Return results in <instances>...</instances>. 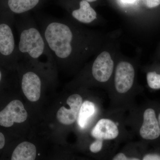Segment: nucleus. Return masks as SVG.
<instances>
[{
    "label": "nucleus",
    "instance_id": "16",
    "mask_svg": "<svg viewBox=\"0 0 160 160\" xmlns=\"http://www.w3.org/2000/svg\"><path fill=\"white\" fill-rule=\"evenodd\" d=\"M104 141L102 140L95 139L89 145V151L94 154H101L105 148Z\"/></svg>",
    "mask_w": 160,
    "mask_h": 160
},
{
    "label": "nucleus",
    "instance_id": "5",
    "mask_svg": "<svg viewBox=\"0 0 160 160\" xmlns=\"http://www.w3.org/2000/svg\"><path fill=\"white\" fill-rule=\"evenodd\" d=\"M114 63L108 52L104 51L98 56L92 64V74L100 82H106L113 72Z\"/></svg>",
    "mask_w": 160,
    "mask_h": 160
},
{
    "label": "nucleus",
    "instance_id": "7",
    "mask_svg": "<svg viewBox=\"0 0 160 160\" xmlns=\"http://www.w3.org/2000/svg\"><path fill=\"white\" fill-rule=\"evenodd\" d=\"M92 137L95 139L110 141L116 139L119 134L117 124L109 118L100 119L92 130Z\"/></svg>",
    "mask_w": 160,
    "mask_h": 160
},
{
    "label": "nucleus",
    "instance_id": "23",
    "mask_svg": "<svg viewBox=\"0 0 160 160\" xmlns=\"http://www.w3.org/2000/svg\"><path fill=\"white\" fill-rule=\"evenodd\" d=\"M2 72H1V71H0V81H1V79H2Z\"/></svg>",
    "mask_w": 160,
    "mask_h": 160
},
{
    "label": "nucleus",
    "instance_id": "20",
    "mask_svg": "<svg viewBox=\"0 0 160 160\" xmlns=\"http://www.w3.org/2000/svg\"><path fill=\"white\" fill-rule=\"evenodd\" d=\"M124 2H126L131 3L132 2H134L136 0H123Z\"/></svg>",
    "mask_w": 160,
    "mask_h": 160
},
{
    "label": "nucleus",
    "instance_id": "2",
    "mask_svg": "<svg viewBox=\"0 0 160 160\" xmlns=\"http://www.w3.org/2000/svg\"><path fill=\"white\" fill-rule=\"evenodd\" d=\"M27 117L23 103L19 100H13L0 112V126L10 127L14 123L24 122Z\"/></svg>",
    "mask_w": 160,
    "mask_h": 160
},
{
    "label": "nucleus",
    "instance_id": "3",
    "mask_svg": "<svg viewBox=\"0 0 160 160\" xmlns=\"http://www.w3.org/2000/svg\"><path fill=\"white\" fill-rule=\"evenodd\" d=\"M21 87L27 99L31 102L39 100L42 93V81L38 74L32 69L24 72L22 78Z\"/></svg>",
    "mask_w": 160,
    "mask_h": 160
},
{
    "label": "nucleus",
    "instance_id": "18",
    "mask_svg": "<svg viewBox=\"0 0 160 160\" xmlns=\"http://www.w3.org/2000/svg\"><path fill=\"white\" fill-rule=\"evenodd\" d=\"M145 5L149 8H155L160 5V0H144Z\"/></svg>",
    "mask_w": 160,
    "mask_h": 160
},
{
    "label": "nucleus",
    "instance_id": "14",
    "mask_svg": "<svg viewBox=\"0 0 160 160\" xmlns=\"http://www.w3.org/2000/svg\"><path fill=\"white\" fill-rule=\"evenodd\" d=\"M148 86L151 89H160V74L155 72H150L146 76Z\"/></svg>",
    "mask_w": 160,
    "mask_h": 160
},
{
    "label": "nucleus",
    "instance_id": "12",
    "mask_svg": "<svg viewBox=\"0 0 160 160\" xmlns=\"http://www.w3.org/2000/svg\"><path fill=\"white\" fill-rule=\"evenodd\" d=\"M40 0H8V5L12 12L17 14L25 13L34 9Z\"/></svg>",
    "mask_w": 160,
    "mask_h": 160
},
{
    "label": "nucleus",
    "instance_id": "6",
    "mask_svg": "<svg viewBox=\"0 0 160 160\" xmlns=\"http://www.w3.org/2000/svg\"><path fill=\"white\" fill-rule=\"evenodd\" d=\"M82 103V98L80 94L74 93L69 96L67 99L69 109L62 106L57 113V118L59 122L67 126L76 122Z\"/></svg>",
    "mask_w": 160,
    "mask_h": 160
},
{
    "label": "nucleus",
    "instance_id": "9",
    "mask_svg": "<svg viewBox=\"0 0 160 160\" xmlns=\"http://www.w3.org/2000/svg\"><path fill=\"white\" fill-rule=\"evenodd\" d=\"M0 54L6 58L18 56L12 29L5 23L0 24Z\"/></svg>",
    "mask_w": 160,
    "mask_h": 160
},
{
    "label": "nucleus",
    "instance_id": "17",
    "mask_svg": "<svg viewBox=\"0 0 160 160\" xmlns=\"http://www.w3.org/2000/svg\"><path fill=\"white\" fill-rule=\"evenodd\" d=\"M142 160H160V153L153 152L144 155Z\"/></svg>",
    "mask_w": 160,
    "mask_h": 160
},
{
    "label": "nucleus",
    "instance_id": "1",
    "mask_svg": "<svg viewBox=\"0 0 160 160\" xmlns=\"http://www.w3.org/2000/svg\"><path fill=\"white\" fill-rule=\"evenodd\" d=\"M38 25L28 18L19 24L18 59L39 70L53 68L55 61Z\"/></svg>",
    "mask_w": 160,
    "mask_h": 160
},
{
    "label": "nucleus",
    "instance_id": "13",
    "mask_svg": "<svg viewBox=\"0 0 160 160\" xmlns=\"http://www.w3.org/2000/svg\"><path fill=\"white\" fill-rule=\"evenodd\" d=\"M96 107L94 103L88 100L83 102L77 121L80 128L84 129L86 127L88 121L94 115Z\"/></svg>",
    "mask_w": 160,
    "mask_h": 160
},
{
    "label": "nucleus",
    "instance_id": "19",
    "mask_svg": "<svg viewBox=\"0 0 160 160\" xmlns=\"http://www.w3.org/2000/svg\"><path fill=\"white\" fill-rule=\"evenodd\" d=\"M5 145V138L2 132H0V149H2Z\"/></svg>",
    "mask_w": 160,
    "mask_h": 160
},
{
    "label": "nucleus",
    "instance_id": "11",
    "mask_svg": "<svg viewBox=\"0 0 160 160\" xmlns=\"http://www.w3.org/2000/svg\"><path fill=\"white\" fill-rule=\"evenodd\" d=\"M36 153V148L34 144L29 142H23L12 152L10 160H35Z\"/></svg>",
    "mask_w": 160,
    "mask_h": 160
},
{
    "label": "nucleus",
    "instance_id": "4",
    "mask_svg": "<svg viewBox=\"0 0 160 160\" xmlns=\"http://www.w3.org/2000/svg\"><path fill=\"white\" fill-rule=\"evenodd\" d=\"M135 70L130 63H119L115 74V87L118 93L123 94L129 91L134 82Z\"/></svg>",
    "mask_w": 160,
    "mask_h": 160
},
{
    "label": "nucleus",
    "instance_id": "21",
    "mask_svg": "<svg viewBox=\"0 0 160 160\" xmlns=\"http://www.w3.org/2000/svg\"><path fill=\"white\" fill-rule=\"evenodd\" d=\"M85 1H87L88 2H96L97 0H85Z\"/></svg>",
    "mask_w": 160,
    "mask_h": 160
},
{
    "label": "nucleus",
    "instance_id": "15",
    "mask_svg": "<svg viewBox=\"0 0 160 160\" xmlns=\"http://www.w3.org/2000/svg\"><path fill=\"white\" fill-rule=\"evenodd\" d=\"M127 152L122 151L115 154L110 160H142V157L136 154L129 153Z\"/></svg>",
    "mask_w": 160,
    "mask_h": 160
},
{
    "label": "nucleus",
    "instance_id": "22",
    "mask_svg": "<svg viewBox=\"0 0 160 160\" xmlns=\"http://www.w3.org/2000/svg\"><path fill=\"white\" fill-rule=\"evenodd\" d=\"M158 121L159 124L160 126V114H159L158 118Z\"/></svg>",
    "mask_w": 160,
    "mask_h": 160
},
{
    "label": "nucleus",
    "instance_id": "10",
    "mask_svg": "<svg viewBox=\"0 0 160 160\" xmlns=\"http://www.w3.org/2000/svg\"><path fill=\"white\" fill-rule=\"evenodd\" d=\"M72 17L80 22L89 24L97 18V13L89 2L82 0L79 2V8L72 12Z\"/></svg>",
    "mask_w": 160,
    "mask_h": 160
},
{
    "label": "nucleus",
    "instance_id": "8",
    "mask_svg": "<svg viewBox=\"0 0 160 160\" xmlns=\"http://www.w3.org/2000/svg\"><path fill=\"white\" fill-rule=\"evenodd\" d=\"M139 133L141 137L146 140H155L159 137L160 126L154 109L149 108L144 112Z\"/></svg>",
    "mask_w": 160,
    "mask_h": 160
}]
</instances>
